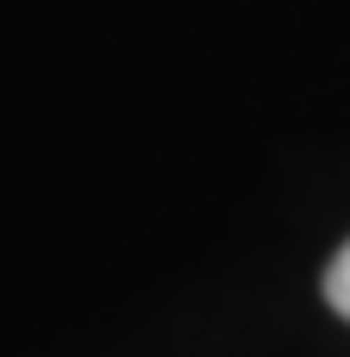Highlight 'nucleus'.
Segmentation results:
<instances>
[{
	"label": "nucleus",
	"mask_w": 350,
	"mask_h": 357,
	"mask_svg": "<svg viewBox=\"0 0 350 357\" xmlns=\"http://www.w3.org/2000/svg\"><path fill=\"white\" fill-rule=\"evenodd\" d=\"M326 301H332V314L350 320V238L338 245V257L326 264Z\"/></svg>",
	"instance_id": "1"
}]
</instances>
